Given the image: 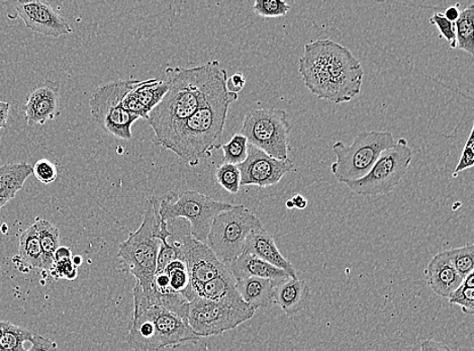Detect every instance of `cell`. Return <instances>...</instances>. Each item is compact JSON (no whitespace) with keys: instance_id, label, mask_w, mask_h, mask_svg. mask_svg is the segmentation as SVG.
I'll return each mask as SVG.
<instances>
[{"instance_id":"obj_1","label":"cell","mask_w":474,"mask_h":351,"mask_svg":"<svg viewBox=\"0 0 474 351\" xmlns=\"http://www.w3.org/2000/svg\"><path fill=\"white\" fill-rule=\"evenodd\" d=\"M299 63L302 81L318 99L340 104L362 93L364 70L361 61L332 40H310Z\"/></svg>"},{"instance_id":"obj_2","label":"cell","mask_w":474,"mask_h":351,"mask_svg":"<svg viewBox=\"0 0 474 351\" xmlns=\"http://www.w3.org/2000/svg\"><path fill=\"white\" fill-rule=\"evenodd\" d=\"M227 79V71L220 68L200 108L160 146L162 149L173 151L191 166L219 149L228 108L239 97L228 91Z\"/></svg>"},{"instance_id":"obj_3","label":"cell","mask_w":474,"mask_h":351,"mask_svg":"<svg viewBox=\"0 0 474 351\" xmlns=\"http://www.w3.org/2000/svg\"><path fill=\"white\" fill-rule=\"evenodd\" d=\"M220 69L219 61L193 68H168V92L147 120L154 142L161 146L200 108Z\"/></svg>"},{"instance_id":"obj_4","label":"cell","mask_w":474,"mask_h":351,"mask_svg":"<svg viewBox=\"0 0 474 351\" xmlns=\"http://www.w3.org/2000/svg\"><path fill=\"white\" fill-rule=\"evenodd\" d=\"M128 330V344L135 351H160L201 339L183 318L159 306L134 310Z\"/></svg>"},{"instance_id":"obj_5","label":"cell","mask_w":474,"mask_h":351,"mask_svg":"<svg viewBox=\"0 0 474 351\" xmlns=\"http://www.w3.org/2000/svg\"><path fill=\"white\" fill-rule=\"evenodd\" d=\"M159 207L160 199L151 195L147 201L140 228L130 233L129 238L121 243L119 248L121 267L122 271L134 275L136 282L148 281L157 273L162 225Z\"/></svg>"},{"instance_id":"obj_6","label":"cell","mask_w":474,"mask_h":351,"mask_svg":"<svg viewBox=\"0 0 474 351\" xmlns=\"http://www.w3.org/2000/svg\"><path fill=\"white\" fill-rule=\"evenodd\" d=\"M396 144L394 136L388 130H363L353 144L341 141L334 143L332 150L337 160L331 171L340 184L358 181L370 173L380 154Z\"/></svg>"},{"instance_id":"obj_7","label":"cell","mask_w":474,"mask_h":351,"mask_svg":"<svg viewBox=\"0 0 474 351\" xmlns=\"http://www.w3.org/2000/svg\"><path fill=\"white\" fill-rule=\"evenodd\" d=\"M174 194H166L160 199L159 214L162 221L185 219L191 223V236L206 243L210 226L218 215L231 210L232 203L219 202L206 194L185 191L178 194L173 202Z\"/></svg>"},{"instance_id":"obj_8","label":"cell","mask_w":474,"mask_h":351,"mask_svg":"<svg viewBox=\"0 0 474 351\" xmlns=\"http://www.w3.org/2000/svg\"><path fill=\"white\" fill-rule=\"evenodd\" d=\"M139 84V80L112 81L97 87L89 100L93 120L104 132L121 140L133 138L130 129L139 118L122 107V100Z\"/></svg>"},{"instance_id":"obj_9","label":"cell","mask_w":474,"mask_h":351,"mask_svg":"<svg viewBox=\"0 0 474 351\" xmlns=\"http://www.w3.org/2000/svg\"><path fill=\"white\" fill-rule=\"evenodd\" d=\"M255 310L242 299L210 301L194 298L190 302L186 321L200 338L219 336L252 320Z\"/></svg>"},{"instance_id":"obj_10","label":"cell","mask_w":474,"mask_h":351,"mask_svg":"<svg viewBox=\"0 0 474 351\" xmlns=\"http://www.w3.org/2000/svg\"><path fill=\"white\" fill-rule=\"evenodd\" d=\"M264 227L248 208L238 205L223 212L210 226L206 244L225 265L231 264L244 250L248 235Z\"/></svg>"},{"instance_id":"obj_11","label":"cell","mask_w":474,"mask_h":351,"mask_svg":"<svg viewBox=\"0 0 474 351\" xmlns=\"http://www.w3.org/2000/svg\"><path fill=\"white\" fill-rule=\"evenodd\" d=\"M291 125L288 112L277 109H255L244 118L241 134L249 145L256 147L269 157L289 159Z\"/></svg>"},{"instance_id":"obj_12","label":"cell","mask_w":474,"mask_h":351,"mask_svg":"<svg viewBox=\"0 0 474 351\" xmlns=\"http://www.w3.org/2000/svg\"><path fill=\"white\" fill-rule=\"evenodd\" d=\"M413 160V150L407 139L400 138L390 148L384 150L370 173L345 184L351 192L364 197L389 194L402 182Z\"/></svg>"},{"instance_id":"obj_13","label":"cell","mask_w":474,"mask_h":351,"mask_svg":"<svg viewBox=\"0 0 474 351\" xmlns=\"http://www.w3.org/2000/svg\"><path fill=\"white\" fill-rule=\"evenodd\" d=\"M238 166L241 173V186H273L279 184L285 175L297 171L291 159L279 160L269 157L265 152L248 146L246 160Z\"/></svg>"},{"instance_id":"obj_14","label":"cell","mask_w":474,"mask_h":351,"mask_svg":"<svg viewBox=\"0 0 474 351\" xmlns=\"http://www.w3.org/2000/svg\"><path fill=\"white\" fill-rule=\"evenodd\" d=\"M179 243L190 274L193 300V290L222 274L228 267L220 263L206 243L195 240L191 234L183 236Z\"/></svg>"},{"instance_id":"obj_15","label":"cell","mask_w":474,"mask_h":351,"mask_svg":"<svg viewBox=\"0 0 474 351\" xmlns=\"http://www.w3.org/2000/svg\"><path fill=\"white\" fill-rule=\"evenodd\" d=\"M14 10L29 30L47 37L59 38L73 32L69 23L54 11L48 3L31 0L16 2Z\"/></svg>"},{"instance_id":"obj_16","label":"cell","mask_w":474,"mask_h":351,"mask_svg":"<svg viewBox=\"0 0 474 351\" xmlns=\"http://www.w3.org/2000/svg\"><path fill=\"white\" fill-rule=\"evenodd\" d=\"M59 85L50 80L39 85L30 93L22 108L28 126H43L54 120L59 115Z\"/></svg>"},{"instance_id":"obj_17","label":"cell","mask_w":474,"mask_h":351,"mask_svg":"<svg viewBox=\"0 0 474 351\" xmlns=\"http://www.w3.org/2000/svg\"><path fill=\"white\" fill-rule=\"evenodd\" d=\"M166 80L140 81L122 100V107L139 119L148 120L149 113L157 108L168 92Z\"/></svg>"},{"instance_id":"obj_18","label":"cell","mask_w":474,"mask_h":351,"mask_svg":"<svg viewBox=\"0 0 474 351\" xmlns=\"http://www.w3.org/2000/svg\"><path fill=\"white\" fill-rule=\"evenodd\" d=\"M243 251L266 261L269 265L282 269L292 279H297L296 268L282 255L280 249L276 247L273 235L269 234L264 230V227L252 231L248 235Z\"/></svg>"},{"instance_id":"obj_19","label":"cell","mask_w":474,"mask_h":351,"mask_svg":"<svg viewBox=\"0 0 474 351\" xmlns=\"http://www.w3.org/2000/svg\"><path fill=\"white\" fill-rule=\"evenodd\" d=\"M425 275L430 288L443 298H449L463 281L449 259L447 250L437 253L432 258Z\"/></svg>"},{"instance_id":"obj_20","label":"cell","mask_w":474,"mask_h":351,"mask_svg":"<svg viewBox=\"0 0 474 351\" xmlns=\"http://www.w3.org/2000/svg\"><path fill=\"white\" fill-rule=\"evenodd\" d=\"M236 281L258 277V279L271 280L275 283L290 277L282 269L277 268L249 253L243 251L241 255L227 266Z\"/></svg>"},{"instance_id":"obj_21","label":"cell","mask_w":474,"mask_h":351,"mask_svg":"<svg viewBox=\"0 0 474 351\" xmlns=\"http://www.w3.org/2000/svg\"><path fill=\"white\" fill-rule=\"evenodd\" d=\"M310 290L305 281L288 277L276 284L273 304L279 305L288 316H293L308 309Z\"/></svg>"},{"instance_id":"obj_22","label":"cell","mask_w":474,"mask_h":351,"mask_svg":"<svg viewBox=\"0 0 474 351\" xmlns=\"http://www.w3.org/2000/svg\"><path fill=\"white\" fill-rule=\"evenodd\" d=\"M277 284L279 283L258 279V277H247L236 282V290L245 303L256 311L258 309H265L273 304Z\"/></svg>"},{"instance_id":"obj_23","label":"cell","mask_w":474,"mask_h":351,"mask_svg":"<svg viewBox=\"0 0 474 351\" xmlns=\"http://www.w3.org/2000/svg\"><path fill=\"white\" fill-rule=\"evenodd\" d=\"M31 174L32 166L26 162L0 166V211L22 189Z\"/></svg>"},{"instance_id":"obj_24","label":"cell","mask_w":474,"mask_h":351,"mask_svg":"<svg viewBox=\"0 0 474 351\" xmlns=\"http://www.w3.org/2000/svg\"><path fill=\"white\" fill-rule=\"evenodd\" d=\"M236 280L228 268L222 274L193 290V299L201 298L210 301L239 300L236 290Z\"/></svg>"},{"instance_id":"obj_25","label":"cell","mask_w":474,"mask_h":351,"mask_svg":"<svg viewBox=\"0 0 474 351\" xmlns=\"http://www.w3.org/2000/svg\"><path fill=\"white\" fill-rule=\"evenodd\" d=\"M18 267L42 269L43 253L35 224L31 225L20 237L19 256L13 258Z\"/></svg>"},{"instance_id":"obj_26","label":"cell","mask_w":474,"mask_h":351,"mask_svg":"<svg viewBox=\"0 0 474 351\" xmlns=\"http://www.w3.org/2000/svg\"><path fill=\"white\" fill-rule=\"evenodd\" d=\"M34 224L43 253L42 269L49 272L53 266L55 253L60 248V232L45 219L37 218Z\"/></svg>"},{"instance_id":"obj_27","label":"cell","mask_w":474,"mask_h":351,"mask_svg":"<svg viewBox=\"0 0 474 351\" xmlns=\"http://www.w3.org/2000/svg\"><path fill=\"white\" fill-rule=\"evenodd\" d=\"M34 338V333L10 321L0 320V351H27L24 344Z\"/></svg>"},{"instance_id":"obj_28","label":"cell","mask_w":474,"mask_h":351,"mask_svg":"<svg viewBox=\"0 0 474 351\" xmlns=\"http://www.w3.org/2000/svg\"><path fill=\"white\" fill-rule=\"evenodd\" d=\"M456 48L474 55V4L461 12L459 20L454 23Z\"/></svg>"},{"instance_id":"obj_29","label":"cell","mask_w":474,"mask_h":351,"mask_svg":"<svg viewBox=\"0 0 474 351\" xmlns=\"http://www.w3.org/2000/svg\"><path fill=\"white\" fill-rule=\"evenodd\" d=\"M169 279L171 290L182 295L187 302L192 300L191 292V279L184 260L175 259L163 269Z\"/></svg>"},{"instance_id":"obj_30","label":"cell","mask_w":474,"mask_h":351,"mask_svg":"<svg viewBox=\"0 0 474 351\" xmlns=\"http://www.w3.org/2000/svg\"><path fill=\"white\" fill-rule=\"evenodd\" d=\"M449 303L459 305L461 311L467 315L474 314V273L469 274L463 279L461 284L457 288L451 296Z\"/></svg>"},{"instance_id":"obj_31","label":"cell","mask_w":474,"mask_h":351,"mask_svg":"<svg viewBox=\"0 0 474 351\" xmlns=\"http://www.w3.org/2000/svg\"><path fill=\"white\" fill-rule=\"evenodd\" d=\"M247 138L241 133L235 134L227 144L219 146L224 152V163L227 165L239 166L246 160L248 155Z\"/></svg>"},{"instance_id":"obj_32","label":"cell","mask_w":474,"mask_h":351,"mask_svg":"<svg viewBox=\"0 0 474 351\" xmlns=\"http://www.w3.org/2000/svg\"><path fill=\"white\" fill-rule=\"evenodd\" d=\"M449 259H451L453 267L457 274L462 279H465L469 274L473 273L474 269V245H467V247L460 248H452L447 250Z\"/></svg>"},{"instance_id":"obj_33","label":"cell","mask_w":474,"mask_h":351,"mask_svg":"<svg viewBox=\"0 0 474 351\" xmlns=\"http://www.w3.org/2000/svg\"><path fill=\"white\" fill-rule=\"evenodd\" d=\"M216 179L228 193L238 194L241 186V173L238 166L223 163L216 169Z\"/></svg>"},{"instance_id":"obj_34","label":"cell","mask_w":474,"mask_h":351,"mask_svg":"<svg viewBox=\"0 0 474 351\" xmlns=\"http://www.w3.org/2000/svg\"><path fill=\"white\" fill-rule=\"evenodd\" d=\"M261 18H281L291 11V5L284 0H256L252 8Z\"/></svg>"},{"instance_id":"obj_35","label":"cell","mask_w":474,"mask_h":351,"mask_svg":"<svg viewBox=\"0 0 474 351\" xmlns=\"http://www.w3.org/2000/svg\"><path fill=\"white\" fill-rule=\"evenodd\" d=\"M73 256L68 257H55L53 266L50 269V274L54 280H68L76 281L78 276V269L73 264Z\"/></svg>"},{"instance_id":"obj_36","label":"cell","mask_w":474,"mask_h":351,"mask_svg":"<svg viewBox=\"0 0 474 351\" xmlns=\"http://www.w3.org/2000/svg\"><path fill=\"white\" fill-rule=\"evenodd\" d=\"M432 26L437 27L440 38H444L452 49H456V36L454 23L449 22L443 14L437 13L429 19Z\"/></svg>"},{"instance_id":"obj_37","label":"cell","mask_w":474,"mask_h":351,"mask_svg":"<svg viewBox=\"0 0 474 351\" xmlns=\"http://www.w3.org/2000/svg\"><path fill=\"white\" fill-rule=\"evenodd\" d=\"M32 174L40 183L48 185L53 184L58 177V169L50 160L40 159L32 166Z\"/></svg>"},{"instance_id":"obj_38","label":"cell","mask_w":474,"mask_h":351,"mask_svg":"<svg viewBox=\"0 0 474 351\" xmlns=\"http://www.w3.org/2000/svg\"><path fill=\"white\" fill-rule=\"evenodd\" d=\"M474 127H471L470 134L468 138L467 143L461 152L459 163L454 169L452 177L456 178L462 171L472 168L474 166Z\"/></svg>"},{"instance_id":"obj_39","label":"cell","mask_w":474,"mask_h":351,"mask_svg":"<svg viewBox=\"0 0 474 351\" xmlns=\"http://www.w3.org/2000/svg\"><path fill=\"white\" fill-rule=\"evenodd\" d=\"M31 347L27 351H59L56 342L42 336L34 334L31 340Z\"/></svg>"},{"instance_id":"obj_40","label":"cell","mask_w":474,"mask_h":351,"mask_svg":"<svg viewBox=\"0 0 474 351\" xmlns=\"http://www.w3.org/2000/svg\"><path fill=\"white\" fill-rule=\"evenodd\" d=\"M246 86V78L240 72L235 73L230 78L228 77L226 87L228 92L238 94Z\"/></svg>"},{"instance_id":"obj_41","label":"cell","mask_w":474,"mask_h":351,"mask_svg":"<svg viewBox=\"0 0 474 351\" xmlns=\"http://www.w3.org/2000/svg\"><path fill=\"white\" fill-rule=\"evenodd\" d=\"M420 351H453L443 342L433 339H423L420 342Z\"/></svg>"},{"instance_id":"obj_42","label":"cell","mask_w":474,"mask_h":351,"mask_svg":"<svg viewBox=\"0 0 474 351\" xmlns=\"http://www.w3.org/2000/svg\"><path fill=\"white\" fill-rule=\"evenodd\" d=\"M11 104L4 102H0V129L6 128L8 113H10Z\"/></svg>"},{"instance_id":"obj_43","label":"cell","mask_w":474,"mask_h":351,"mask_svg":"<svg viewBox=\"0 0 474 351\" xmlns=\"http://www.w3.org/2000/svg\"><path fill=\"white\" fill-rule=\"evenodd\" d=\"M443 14L449 22L455 23L461 15L460 4L449 6Z\"/></svg>"},{"instance_id":"obj_44","label":"cell","mask_w":474,"mask_h":351,"mask_svg":"<svg viewBox=\"0 0 474 351\" xmlns=\"http://www.w3.org/2000/svg\"><path fill=\"white\" fill-rule=\"evenodd\" d=\"M291 202L294 208L299 210H305L308 207V200L305 197H302V195L300 194H294Z\"/></svg>"},{"instance_id":"obj_45","label":"cell","mask_w":474,"mask_h":351,"mask_svg":"<svg viewBox=\"0 0 474 351\" xmlns=\"http://www.w3.org/2000/svg\"><path fill=\"white\" fill-rule=\"evenodd\" d=\"M72 261H73V264H75V266L76 267L80 266L81 265H83V257L77 256H73L72 257Z\"/></svg>"},{"instance_id":"obj_46","label":"cell","mask_w":474,"mask_h":351,"mask_svg":"<svg viewBox=\"0 0 474 351\" xmlns=\"http://www.w3.org/2000/svg\"><path fill=\"white\" fill-rule=\"evenodd\" d=\"M285 206H286V208H288L290 210L294 209V206H293V203H292L291 200L286 201Z\"/></svg>"},{"instance_id":"obj_47","label":"cell","mask_w":474,"mask_h":351,"mask_svg":"<svg viewBox=\"0 0 474 351\" xmlns=\"http://www.w3.org/2000/svg\"><path fill=\"white\" fill-rule=\"evenodd\" d=\"M0 140H2V138H0Z\"/></svg>"}]
</instances>
